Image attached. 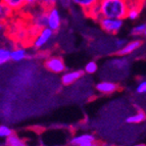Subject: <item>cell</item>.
Segmentation results:
<instances>
[{"label": "cell", "instance_id": "6da1fadb", "mask_svg": "<svg viewBox=\"0 0 146 146\" xmlns=\"http://www.w3.org/2000/svg\"><path fill=\"white\" fill-rule=\"evenodd\" d=\"M130 0H100L99 6L101 15L104 17L127 19Z\"/></svg>", "mask_w": 146, "mask_h": 146}, {"label": "cell", "instance_id": "7a4b0ae2", "mask_svg": "<svg viewBox=\"0 0 146 146\" xmlns=\"http://www.w3.org/2000/svg\"><path fill=\"white\" fill-rule=\"evenodd\" d=\"M98 25L103 32L110 35L117 34L124 25V20L121 19H112V17H102L98 21Z\"/></svg>", "mask_w": 146, "mask_h": 146}, {"label": "cell", "instance_id": "3957f363", "mask_svg": "<svg viewBox=\"0 0 146 146\" xmlns=\"http://www.w3.org/2000/svg\"><path fill=\"white\" fill-rule=\"evenodd\" d=\"M54 36V31L49 28H43L39 31V33L34 37V40L32 42L33 48L36 50H42L50 43Z\"/></svg>", "mask_w": 146, "mask_h": 146}, {"label": "cell", "instance_id": "277c9868", "mask_svg": "<svg viewBox=\"0 0 146 146\" xmlns=\"http://www.w3.org/2000/svg\"><path fill=\"white\" fill-rule=\"evenodd\" d=\"M44 66L48 72L56 74V75H59V74L62 75L63 73L66 72V62L62 57L59 55H51L47 57L44 61Z\"/></svg>", "mask_w": 146, "mask_h": 146}, {"label": "cell", "instance_id": "5b68a950", "mask_svg": "<svg viewBox=\"0 0 146 146\" xmlns=\"http://www.w3.org/2000/svg\"><path fill=\"white\" fill-rule=\"evenodd\" d=\"M47 13V28L51 29L52 31H58L62 24V17H61L60 10L57 6L46 9Z\"/></svg>", "mask_w": 146, "mask_h": 146}, {"label": "cell", "instance_id": "8992f818", "mask_svg": "<svg viewBox=\"0 0 146 146\" xmlns=\"http://www.w3.org/2000/svg\"><path fill=\"white\" fill-rule=\"evenodd\" d=\"M71 146H97L96 138L90 133H83L74 136L70 141Z\"/></svg>", "mask_w": 146, "mask_h": 146}, {"label": "cell", "instance_id": "52a82bcc", "mask_svg": "<svg viewBox=\"0 0 146 146\" xmlns=\"http://www.w3.org/2000/svg\"><path fill=\"white\" fill-rule=\"evenodd\" d=\"M85 72L82 70H73V71H66L61 75V84L64 86H70L76 83L78 80H80L83 77Z\"/></svg>", "mask_w": 146, "mask_h": 146}, {"label": "cell", "instance_id": "ba28073f", "mask_svg": "<svg viewBox=\"0 0 146 146\" xmlns=\"http://www.w3.org/2000/svg\"><path fill=\"white\" fill-rule=\"evenodd\" d=\"M95 89L98 93L102 95H108L115 93L119 89V86L111 81H100L95 85Z\"/></svg>", "mask_w": 146, "mask_h": 146}, {"label": "cell", "instance_id": "9c48e42d", "mask_svg": "<svg viewBox=\"0 0 146 146\" xmlns=\"http://www.w3.org/2000/svg\"><path fill=\"white\" fill-rule=\"evenodd\" d=\"M144 3L138 0H130L129 1V10L127 19L130 21H136L140 15V11Z\"/></svg>", "mask_w": 146, "mask_h": 146}, {"label": "cell", "instance_id": "30bf717a", "mask_svg": "<svg viewBox=\"0 0 146 146\" xmlns=\"http://www.w3.org/2000/svg\"><path fill=\"white\" fill-rule=\"evenodd\" d=\"M142 45V41L139 39L132 40V41H128L126 43L124 47H123L121 50L117 51V54L119 56H127L132 54L133 52H135L136 50H138Z\"/></svg>", "mask_w": 146, "mask_h": 146}, {"label": "cell", "instance_id": "8fae6325", "mask_svg": "<svg viewBox=\"0 0 146 146\" xmlns=\"http://www.w3.org/2000/svg\"><path fill=\"white\" fill-rule=\"evenodd\" d=\"M28 52L24 47H17L11 50V60L15 62H20L27 58Z\"/></svg>", "mask_w": 146, "mask_h": 146}, {"label": "cell", "instance_id": "7c38bea8", "mask_svg": "<svg viewBox=\"0 0 146 146\" xmlns=\"http://www.w3.org/2000/svg\"><path fill=\"white\" fill-rule=\"evenodd\" d=\"M100 0H73L74 4L79 7L80 9H82L84 12H86L87 10H89L91 7L95 6L96 4L99 3Z\"/></svg>", "mask_w": 146, "mask_h": 146}, {"label": "cell", "instance_id": "4fadbf2b", "mask_svg": "<svg viewBox=\"0 0 146 146\" xmlns=\"http://www.w3.org/2000/svg\"><path fill=\"white\" fill-rule=\"evenodd\" d=\"M1 3L9 8L11 11L21 10L26 5L25 0H1Z\"/></svg>", "mask_w": 146, "mask_h": 146}, {"label": "cell", "instance_id": "5bb4252c", "mask_svg": "<svg viewBox=\"0 0 146 146\" xmlns=\"http://www.w3.org/2000/svg\"><path fill=\"white\" fill-rule=\"evenodd\" d=\"M146 119V115L144 111H138L134 115H130L126 119V123L128 124H133V125H137V124H141Z\"/></svg>", "mask_w": 146, "mask_h": 146}, {"label": "cell", "instance_id": "9a60e30c", "mask_svg": "<svg viewBox=\"0 0 146 146\" xmlns=\"http://www.w3.org/2000/svg\"><path fill=\"white\" fill-rule=\"evenodd\" d=\"M4 146H28L24 139L19 137L17 135L13 134L9 138L5 139Z\"/></svg>", "mask_w": 146, "mask_h": 146}, {"label": "cell", "instance_id": "2e32d148", "mask_svg": "<svg viewBox=\"0 0 146 146\" xmlns=\"http://www.w3.org/2000/svg\"><path fill=\"white\" fill-rule=\"evenodd\" d=\"M85 13L88 15V17H90V19H92L93 21H96V22H98V21H99L100 19L102 17V15H101V10H100L99 4H96L95 6L91 7L90 9L87 10Z\"/></svg>", "mask_w": 146, "mask_h": 146}, {"label": "cell", "instance_id": "e0dca14e", "mask_svg": "<svg viewBox=\"0 0 146 146\" xmlns=\"http://www.w3.org/2000/svg\"><path fill=\"white\" fill-rule=\"evenodd\" d=\"M9 60H11V50L7 47L2 46L0 48V64L3 66Z\"/></svg>", "mask_w": 146, "mask_h": 146}, {"label": "cell", "instance_id": "ac0fdd59", "mask_svg": "<svg viewBox=\"0 0 146 146\" xmlns=\"http://www.w3.org/2000/svg\"><path fill=\"white\" fill-rule=\"evenodd\" d=\"M98 70V64L96 61H93V60H90L88 61L87 63L85 64V68H84V72L86 74H89V75H93L97 72Z\"/></svg>", "mask_w": 146, "mask_h": 146}, {"label": "cell", "instance_id": "d6986e66", "mask_svg": "<svg viewBox=\"0 0 146 146\" xmlns=\"http://www.w3.org/2000/svg\"><path fill=\"white\" fill-rule=\"evenodd\" d=\"M11 135H13V131L11 130V128H9L6 125H1L0 126V137L3 139L9 138Z\"/></svg>", "mask_w": 146, "mask_h": 146}, {"label": "cell", "instance_id": "ffe728a7", "mask_svg": "<svg viewBox=\"0 0 146 146\" xmlns=\"http://www.w3.org/2000/svg\"><path fill=\"white\" fill-rule=\"evenodd\" d=\"M145 29H146V24L136 25V26L132 29V35H134V36H140V35H144Z\"/></svg>", "mask_w": 146, "mask_h": 146}, {"label": "cell", "instance_id": "44dd1931", "mask_svg": "<svg viewBox=\"0 0 146 146\" xmlns=\"http://www.w3.org/2000/svg\"><path fill=\"white\" fill-rule=\"evenodd\" d=\"M57 3H58V0H41L40 4L45 9H49V8L54 7V6H57Z\"/></svg>", "mask_w": 146, "mask_h": 146}, {"label": "cell", "instance_id": "7402d4cb", "mask_svg": "<svg viewBox=\"0 0 146 146\" xmlns=\"http://www.w3.org/2000/svg\"><path fill=\"white\" fill-rule=\"evenodd\" d=\"M74 4L73 0H58V3H57V6L61 7L62 9H68Z\"/></svg>", "mask_w": 146, "mask_h": 146}, {"label": "cell", "instance_id": "603a6c76", "mask_svg": "<svg viewBox=\"0 0 146 146\" xmlns=\"http://www.w3.org/2000/svg\"><path fill=\"white\" fill-rule=\"evenodd\" d=\"M136 91L139 94H145L146 93V80H142L139 82L136 87Z\"/></svg>", "mask_w": 146, "mask_h": 146}, {"label": "cell", "instance_id": "cb8c5ba5", "mask_svg": "<svg viewBox=\"0 0 146 146\" xmlns=\"http://www.w3.org/2000/svg\"><path fill=\"white\" fill-rule=\"evenodd\" d=\"M11 10L9 9L8 7H6L5 5H3L2 3H1V17L2 19H4L5 17H8V13H11Z\"/></svg>", "mask_w": 146, "mask_h": 146}, {"label": "cell", "instance_id": "d4e9b609", "mask_svg": "<svg viewBox=\"0 0 146 146\" xmlns=\"http://www.w3.org/2000/svg\"><path fill=\"white\" fill-rule=\"evenodd\" d=\"M127 42L128 41H126L125 39H117V41H115V47L117 48V51L121 50V49L126 45Z\"/></svg>", "mask_w": 146, "mask_h": 146}, {"label": "cell", "instance_id": "484cf974", "mask_svg": "<svg viewBox=\"0 0 146 146\" xmlns=\"http://www.w3.org/2000/svg\"><path fill=\"white\" fill-rule=\"evenodd\" d=\"M26 5H34L37 3H41V0H25Z\"/></svg>", "mask_w": 146, "mask_h": 146}, {"label": "cell", "instance_id": "4316f807", "mask_svg": "<svg viewBox=\"0 0 146 146\" xmlns=\"http://www.w3.org/2000/svg\"><path fill=\"white\" fill-rule=\"evenodd\" d=\"M135 146H146L145 144H137V145H135Z\"/></svg>", "mask_w": 146, "mask_h": 146}, {"label": "cell", "instance_id": "83f0119b", "mask_svg": "<svg viewBox=\"0 0 146 146\" xmlns=\"http://www.w3.org/2000/svg\"><path fill=\"white\" fill-rule=\"evenodd\" d=\"M138 1H141V2H143V3H144V2L146 1V0H138Z\"/></svg>", "mask_w": 146, "mask_h": 146}, {"label": "cell", "instance_id": "f1b7e54d", "mask_svg": "<svg viewBox=\"0 0 146 146\" xmlns=\"http://www.w3.org/2000/svg\"><path fill=\"white\" fill-rule=\"evenodd\" d=\"M144 36L146 37V29H145V32H144Z\"/></svg>", "mask_w": 146, "mask_h": 146}]
</instances>
